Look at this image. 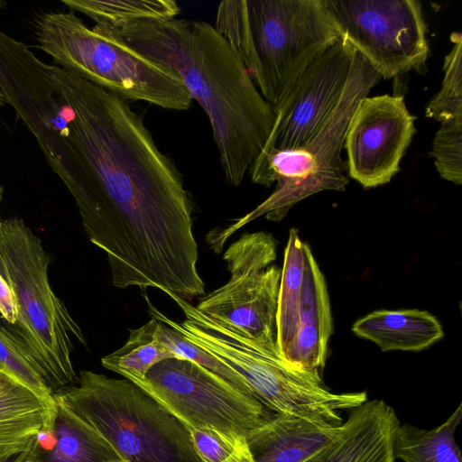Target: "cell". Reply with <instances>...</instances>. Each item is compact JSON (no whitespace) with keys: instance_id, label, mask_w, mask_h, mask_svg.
<instances>
[{"instance_id":"obj_1","label":"cell","mask_w":462,"mask_h":462,"mask_svg":"<svg viewBox=\"0 0 462 462\" xmlns=\"http://www.w3.org/2000/svg\"><path fill=\"white\" fill-rule=\"evenodd\" d=\"M56 88L23 123L103 250L119 289L156 288L187 301L205 294L192 206L182 176L128 101L48 64Z\"/></svg>"},{"instance_id":"obj_2","label":"cell","mask_w":462,"mask_h":462,"mask_svg":"<svg viewBox=\"0 0 462 462\" xmlns=\"http://www.w3.org/2000/svg\"><path fill=\"white\" fill-rule=\"evenodd\" d=\"M97 27L178 75L208 117L226 182L239 186L263 149L275 114L215 26L174 17Z\"/></svg>"},{"instance_id":"obj_3","label":"cell","mask_w":462,"mask_h":462,"mask_svg":"<svg viewBox=\"0 0 462 462\" xmlns=\"http://www.w3.org/2000/svg\"><path fill=\"white\" fill-rule=\"evenodd\" d=\"M214 26L273 112L301 71L339 37L321 0H225Z\"/></svg>"},{"instance_id":"obj_4","label":"cell","mask_w":462,"mask_h":462,"mask_svg":"<svg viewBox=\"0 0 462 462\" xmlns=\"http://www.w3.org/2000/svg\"><path fill=\"white\" fill-rule=\"evenodd\" d=\"M166 294L180 308L185 320L179 323L171 319L144 294L152 319L166 324L231 368L272 411L324 427H338L344 422L340 412L367 401L366 392H333L326 386L320 373L291 365L255 341L223 328L189 301L171 292Z\"/></svg>"},{"instance_id":"obj_5","label":"cell","mask_w":462,"mask_h":462,"mask_svg":"<svg viewBox=\"0 0 462 462\" xmlns=\"http://www.w3.org/2000/svg\"><path fill=\"white\" fill-rule=\"evenodd\" d=\"M382 79L376 69L357 51L343 94L323 125L302 147L258 156L250 169L255 184L270 187L273 192L252 212L223 229L208 233L210 247L220 253L226 241L240 227L256 217L280 221L299 201L323 190L344 191L349 182L344 174L341 150L351 117L370 90Z\"/></svg>"},{"instance_id":"obj_6","label":"cell","mask_w":462,"mask_h":462,"mask_svg":"<svg viewBox=\"0 0 462 462\" xmlns=\"http://www.w3.org/2000/svg\"><path fill=\"white\" fill-rule=\"evenodd\" d=\"M50 255L40 238L18 217L2 220L0 273L13 288L18 317L8 330L27 353L52 394L78 381L72 337L84 335L48 278Z\"/></svg>"},{"instance_id":"obj_7","label":"cell","mask_w":462,"mask_h":462,"mask_svg":"<svg viewBox=\"0 0 462 462\" xmlns=\"http://www.w3.org/2000/svg\"><path fill=\"white\" fill-rule=\"evenodd\" d=\"M38 48L55 65L125 99L183 111L192 98L178 75L73 12H50L35 21Z\"/></svg>"},{"instance_id":"obj_8","label":"cell","mask_w":462,"mask_h":462,"mask_svg":"<svg viewBox=\"0 0 462 462\" xmlns=\"http://www.w3.org/2000/svg\"><path fill=\"white\" fill-rule=\"evenodd\" d=\"M79 385L54 393L125 462H202L187 428L128 379L82 370Z\"/></svg>"},{"instance_id":"obj_9","label":"cell","mask_w":462,"mask_h":462,"mask_svg":"<svg viewBox=\"0 0 462 462\" xmlns=\"http://www.w3.org/2000/svg\"><path fill=\"white\" fill-rule=\"evenodd\" d=\"M277 245L267 232L243 234L223 255L230 273L228 282L200 298L196 309L223 328L282 356L276 327L282 269L272 264Z\"/></svg>"},{"instance_id":"obj_10","label":"cell","mask_w":462,"mask_h":462,"mask_svg":"<svg viewBox=\"0 0 462 462\" xmlns=\"http://www.w3.org/2000/svg\"><path fill=\"white\" fill-rule=\"evenodd\" d=\"M154 398L189 431L209 428L248 436L275 412L203 366L172 357L133 382Z\"/></svg>"},{"instance_id":"obj_11","label":"cell","mask_w":462,"mask_h":462,"mask_svg":"<svg viewBox=\"0 0 462 462\" xmlns=\"http://www.w3.org/2000/svg\"><path fill=\"white\" fill-rule=\"evenodd\" d=\"M340 37L384 79L422 71L430 54L417 0H321Z\"/></svg>"},{"instance_id":"obj_12","label":"cell","mask_w":462,"mask_h":462,"mask_svg":"<svg viewBox=\"0 0 462 462\" xmlns=\"http://www.w3.org/2000/svg\"><path fill=\"white\" fill-rule=\"evenodd\" d=\"M354 51L339 36L309 63L275 110L273 127L259 156L299 149L312 138L343 94Z\"/></svg>"},{"instance_id":"obj_13","label":"cell","mask_w":462,"mask_h":462,"mask_svg":"<svg viewBox=\"0 0 462 462\" xmlns=\"http://www.w3.org/2000/svg\"><path fill=\"white\" fill-rule=\"evenodd\" d=\"M414 121L402 96L364 97L344 141L349 176L365 189L388 183L415 134Z\"/></svg>"},{"instance_id":"obj_14","label":"cell","mask_w":462,"mask_h":462,"mask_svg":"<svg viewBox=\"0 0 462 462\" xmlns=\"http://www.w3.org/2000/svg\"><path fill=\"white\" fill-rule=\"evenodd\" d=\"M400 420L382 400L350 410L337 437L302 462H394L393 440Z\"/></svg>"},{"instance_id":"obj_15","label":"cell","mask_w":462,"mask_h":462,"mask_svg":"<svg viewBox=\"0 0 462 462\" xmlns=\"http://www.w3.org/2000/svg\"><path fill=\"white\" fill-rule=\"evenodd\" d=\"M325 278L308 244L304 245V275L299 309V327L284 359L307 372L320 373L333 331Z\"/></svg>"},{"instance_id":"obj_16","label":"cell","mask_w":462,"mask_h":462,"mask_svg":"<svg viewBox=\"0 0 462 462\" xmlns=\"http://www.w3.org/2000/svg\"><path fill=\"white\" fill-rule=\"evenodd\" d=\"M22 462L125 461L97 430L56 402L52 426L39 432Z\"/></svg>"},{"instance_id":"obj_17","label":"cell","mask_w":462,"mask_h":462,"mask_svg":"<svg viewBox=\"0 0 462 462\" xmlns=\"http://www.w3.org/2000/svg\"><path fill=\"white\" fill-rule=\"evenodd\" d=\"M54 398L35 393L0 369V462L24 453L39 432L51 428Z\"/></svg>"},{"instance_id":"obj_18","label":"cell","mask_w":462,"mask_h":462,"mask_svg":"<svg viewBox=\"0 0 462 462\" xmlns=\"http://www.w3.org/2000/svg\"><path fill=\"white\" fill-rule=\"evenodd\" d=\"M285 413H274L246 438L254 462H302L331 442L341 430Z\"/></svg>"},{"instance_id":"obj_19","label":"cell","mask_w":462,"mask_h":462,"mask_svg":"<svg viewBox=\"0 0 462 462\" xmlns=\"http://www.w3.org/2000/svg\"><path fill=\"white\" fill-rule=\"evenodd\" d=\"M352 331L375 343L383 352L420 351L444 336L439 319L418 309L373 311L357 319Z\"/></svg>"},{"instance_id":"obj_20","label":"cell","mask_w":462,"mask_h":462,"mask_svg":"<svg viewBox=\"0 0 462 462\" xmlns=\"http://www.w3.org/2000/svg\"><path fill=\"white\" fill-rule=\"evenodd\" d=\"M462 420V403L440 425L424 430L400 424L393 440V457L403 462H462L456 430Z\"/></svg>"},{"instance_id":"obj_21","label":"cell","mask_w":462,"mask_h":462,"mask_svg":"<svg viewBox=\"0 0 462 462\" xmlns=\"http://www.w3.org/2000/svg\"><path fill=\"white\" fill-rule=\"evenodd\" d=\"M304 245L298 230L291 228L284 250L276 317L277 345L283 358L293 344L299 327L304 275Z\"/></svg>"},{"instance_id":"obj_22","label":"cell","mask_w":462,"mask_h":462,"mask_svg":"<svg viewBox=\"0 0 462 462\" xmlns=\"http://www.w3.org/2000/svg\"><path fill=\"white\" fill-rule=\"evenodd\" d=\"M157 325L158 321L151 319L142 327L131 329L122 347L102 357V365L134 382L143 379L156 364L175 357L156 337Z\"/></svg>"},{"instance_id":"obj_23","label":"cell","mask_w":462,"mask_h":462,"mask_svg":"<svg viewBox=\"0 0 462 462\" xmlns=\"http://www.w3.org/2000/svg\"><path fill=\"white\" fill-rule=\"evenodd\" d=\"M73 12L92 19L97 26L177 17L180 7L172 0H63Z\"/></svg>"},{"instance_id":"obj_24","label":"cell","mask_w":462,"mask_h":462,"mask_svg":"<svg viewBox=\"0 0 462 462\" xmlns=\"http://www.w3.org/2000/svg\"><path fill=\"white\" fill-rule=\"evenodd\" d=\"M453 46L444 60L441 88L426 106L425 116L440 123L462 119V34L452 32Z\"/></svg>"},{"instance_id":"obj_25","label":"cell","mask_w":462,"mask_h":462,"mask_svg":"<svg viewBox=\"0 0 462 462\" xmlns=\"http://www.w3.org/2000/svg\"><path fill=\"white\" fill-rule=\"evenodd\" d=\"M155 334L160 342L164 345L175 357L186 359L199 365L242 392L254 395L245 382L231 368L211 354L185 338L181 334L171 328L166 324L158 321Z\"/></svg>"},{"instance_id":"obj_26","label":"cell","mask_w":462,"mask_h":462,"mask_svg":"<svg viewBox=\"0 0 462 462\" xmlns=\"http://www.w3.org/2000/svg\"><path fill=\"white\" fill-rule=\"evenodd\" d=\"M189 433L202 462H254L246 436L209 428L191 429Z\"/></svg>"},{"instance_id":"obj_27","label":"cell","mask_w":462,"mask_h":462,"mask_svg":"<svg viewBox=\"0 0 462 462\" xmlns=\"http://www.w3.org/2000/svg\"><path fill=\"white\" fill-rule=\"evenodd\" d=\"M431 156L440 177L457 185L462 183V119L440 123L435 134Z\"/></svg>"},{"instance_id":"obj_28","label":"cell","mask_w":462,"mask_h":462,"mask_svg":"<svg viewBox=\"0 0 462 462\" xmlns=\"http://www.w3.org/2000/svg\"><path fill=\"white\" fill-rule=\"evenodd\" d=\"M0 369L40 395L47 398L53 397L27 353L14 337L2 327H0Z\"/></svg>"},{"instance_id":"obj_29","label":"cell","mask_w":462,"mask_h":462,"mask_svg":"<svg viewBox=\"0 0 462 462\" xmlns=\"http://www.w3.org/2000/svg\"><path fill=\"white\" fill-rule=\"evenodd\" d=\"M0 314L12 326L18 317V309L15 294L13 288L0 273Z\"/></svg>"},{"instance_id":"obj_30","label":"cell","mask_w":462,"mask_h":462,"mask_svg":"<svg viewBox=\"0 0 462 462\" xmlns=\"http://www.w3.org/2000/svg\"><path fill=\"white\" fill-rule=\"evenodd\" d=\"M22 457H23V454L19 455L18 457H14L12 461L10 462H22Z\"/></svg>"},{"instance_id":"obj_31","label":"cell","mask_w":462,"mask_h":462,"mask_svg":"<svg viewBox=\"0 0 462 462\" xmlns=\"http://www.w3.org/2000/svg\"><path fill=\"white\" fill-rule=\"evenodd\" d=\"M5 98H4L3 94H2V92L0 90V106H5Z\"/></svg>"},{"instance_id":"obj_32","label":"cell","mask_w":462,"mask_h":462,"mask_svg":"<svg viewBox=\"0 0 462 462\" xmlns=\"http://www.w3.org/2000/svg\"><path fill=\"white\" fill-rule=\"evenodd\" d=\"M3 191H4V190H3V188H2V186L0 185V202H1L2 198H3Z\"/></svg>"},{"instance_id":"obj_33","label":"cell","mask_w":462,"mask_h":462,"mask_svg":"<svg viewBox=\"0 0 462 462\" xmlns=\"http://www.w3.org/2000/svg\"><path fill=\"white\" fill-rule=\"evenodd\" d=\"M2 220L0 219V226H1Z\"/></svg>"}]
</instances>
